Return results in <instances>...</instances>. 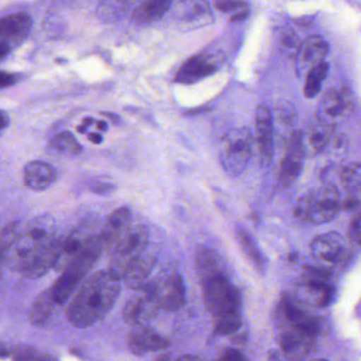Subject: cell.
I'll return each instance as SVG.
<instances>
[{
    "mask_svg": "<svg viewBox=\"0 0 361 361\" xmlns=\"http://www.w3.org/2000/svg\"><path fill=\"white\" fill-rule=\"evenodd\" d=\"M67 307V318L76 328H87L112 310L120 293V279L110 271H97L81 283Z\"/></svg>",
    "mask_w": 361,
    "mask_h": 361,
    "instance_id": "6da1fadb",
    "label": "cell"
},
{
    "mask_svg": "<svg viewBox=\"0 0 361 361\" xmlns=\"http://www.w3.org/2000/svg\"><path fill=\"white\" fill-rule=\"evenodd\" d=\"M103 248L99 235L61 271V275L51 288L57 305H64L69 300L99 260Z\"/></svg>",
    "mask_w": 361,
    "mask_h": 361,
    "instance_id": "7a4b0ae2",
    "label": "cell"
},
{
    "mask_svg": "<svg viewBox=\"0 0 361 361\" xmlns=\"http://www.w3.org/2000/svg\"><path fill=\"white\" fill-rule=\"evenodd\" d=\"M341 209L338 189L333 184H326L303 195L295 208V214L301 220L319 225L334 220Z\"/></svg>",
    "mask_w": 361,
    "mask_h": 361,
    "instance_id": "3957f363",
    "label": "cell"
},
{
    "mask_svg": "<svg viewBox=\"0 0 361 361\" xmlns=\"http://www.w3.org/2000/svg\"><path fill=\"white\" fill-rule=\"evenodd\" d=\"M148 233L143 225H131L110 247V267L107 271L122 279L131 264L148 247Z\"/></svg>",
    "mask_w": 361,
    "mask_h": 361,
    "instance_id": "277c9868",
    "label": "cell"
},
{
    "mask_svg": "<svg viewBox=\"0 0 361 361\" xmlns=\"http://www.w3.org/2000/svg\"><path fill=\"white\" fill-rule=\"evenodd\" d=\"M254 152V137L248 127L235 129L223 137L220 162L227 175L235 178L247 169Z\"/></svg>",
    "mask_w": 361,
    "mask_h": 361,
    "instance_id": "5b68a950",
    "label": "cell"
},
{
    "mask_svg": "<svg viewBox=\"0 0 361 361\" xmlns=\"http://www.w3.org/2000/svg\"><path fill=\"white\" fill-rule=\"evenodd\" d=\"M203 302L214 319L241 314L242 297L224 273L203 280Z\"/></svg>",
    "mask_w": 361,
    "mask_h": 361,
    "instance_id": "8992f818",
    "label": "cell"
},
{
    "mask_svg": "<svg viewBox=\"0 0 361 361\" xmlns=\"http://www.w3.org/2000/svg\"><path fill=\"white\" fill-rule=\"evenodd\" d=\"M141 288L150 295L158 309L165 311H176L186 301L184 280L172 267L162 269L154 281L146 282Z\"/></svg>",
    "mask_w": 361,
    "mask_h": 361,
    "instance_id": "52a82bcc",
    "label": "cell"
},
{
    "mask_svg": "<svg viewBox=\"0 0 361 361\" xmlns=\"http://www.w3.org/2000/svg\"><path fill=\"white\" fill-rule=\"evenodd\" d=\"M355 97L349 88H331L322 97L319 118L335 125L339 121L350 118L355 111Z\"/></svg>",
    "mask_w": 361,
    "mask_h": 361,
    "instance_id": "ba28073f",
    "label": "cell"
},
{
    "mask_svg": "<svg viewBox=\"0 0 361 361\" xmlns=\"http://www.w3.org/2000/svg\"><path fill=\"white\" fill-rule=\"evenodd\" d=\"M224 63L222 53H203L191 57L182 63L176 74L175 80L180 84L190 85L215 73Z\"/></svg>",
    "mask_w": 361,
    "mask_h": 361,
    "instance_id": "9c48e42d",
    "label": "cell"
},
{
    "mask_svg": "<svg viewBox=\"0 0 361 361\" xmlns=\"http://www.w3.org/2000/svg\"><path fill=\"white\" fill-rule=\"evenodd\" d=\"M305 152L304 140L300 131L290 135L285 154L280 167L279 180L282 186H292L300 177L303 171Z\"/></svg>",
    "mask_w": 361,
    "mask_h": 361,
    "instance_id": "30bf717a",
    "label": "cell"
},
{
    "mask_svg": "<svg viewBox=\"0 0 361 361\" xmlns=\"http://www.w3.org/2000/svg\"><path fill=\"white\" fill-rule=\"evenodd\" d=\"M347 245L345 238L337 231H329L314 238L311 252L318 262L335 265L345 259Z\"/></svg>",
    "mask_w": 361,
    "mask_h": 361,
    "instance_id": "8fae6325",
    "label": "cell"
},
{
    "mask_svg": "<svg viewBox=\"0 0 361 361\" xmlns=\"http://www.w3.org/2000/svg\"><path fill=\"white\" fill-rule=\"evenodd\" d=\"M256 133L261 163H271L273 154V118L267 106H259L256 112Z\"/></svg>",
    "mask_w": 361,
    "mask_h": 361,
    "instance_id": "7c38bea8",
    "label": "cell"
},
{
    "mask_svg": "<svg viewBox=\"0 0 361 361\" xmlns=\"http://www.w3.org/2000/svg\"><path fill=\"white\" fill-rule=\"evenodd\" d=\"M301 286L316 301L318 307H328L334 298L335 290L330 283L328 271L309 269L301 280Z\"/></svg>",
    "mask_w": 361,
    "mask_h": 361,
    "instance_id": "4fadbf2b",
    "label": "cell"
},
{
    "mask_svg": "<svg viewBox=\"0 0 361 361\" xmlns=\"http://www.w3.org/2000/svg\"><path fill=\"white\" fill-rule=\"evenodd\" d=\"M127 345L131 353L144 355L150 352L163 351L171 343L152 329L138 326L127 336Z\"/></svg>",
    "mask_w": 361,
    "mask_h": 361,
    "instance_id": "5bb4252c",
    "label": "cell"
},
{
    "mask_svg": "<svg viewBox=\"0 0 361 361\" xmlns=\"http://www.w3.org/2000/svg\"><path fill=\"white\" fill-rule=\"evenodd\" d=\"M139 294L131 297L123 310L125 322L134 326H142L156 315L157 307L150 295L143 288H140Z\"/></svg>",
    "mask_w": 361,
    "mask_h": 361,
    "instance_id": "9a60e30c",
    "label": "cell"
},
{
    "mask_svg": "<svg viewBox=\"0 0 361 361\" xmlns=\"http://www.w3.org/2000/svg\"><path fill=\"white\" fill-rule=\"evenodd\" d=\"M316 338L299 332L285 330L281 337V350L288 361H303L309 355Z\"/></svg>",
    "mask_w": 361,
    "mask_h": 361,
    "instance_id": "2e32d148",
    "label": "cell"
},
{
    "mask_svg": "<svg viewBox=\"0 0 361 361\" xmlns=\"http://www.w3.org/2000/svg\"><path fill=\"white\" fill-rule=\"evenodd\" d=\"M54 167L42 161H34L25 165L23 171V182L32 190H45L57 180Z\"/></svg>",
    "mask_w": 361,
    "mask_h": 361,
    "instance_id": "e0dca14e",
    "label": "cell"
},
{
    "mask_svg": "<svg viewBox=\"0 0 361 361\" xmlns=\"http://www.w3.org/2000/svg\"><path fill=\"white\" fill-rule=\"evenodd\" d=\"M30 15L25 13L6 15L0 18V42L8 40H23L27 37L32 29Z\"/></svg>",
    "mask_w": 361,
    "mask_h": 361,
    "instance_id": "ac0fdd59",
    "label": "cell"
},
{
    "mask_svg": "<svg viewBox=\"0 0 361 361\" xmlns=\"http://www.w3.org/2000/svg\"><path fill=\"white\" fill-rule=\"evenodd\" d=\"M131 225V212L129 208H117L103 226L100 238L104 248H108Z\"/></svg>",
    "mask_w": 361,
    "mask_h": 361,
    "instance_id": "d6986e66",
    "label": "cell"
},
{
    "mask_svg": "<svg viewBox=\"0 0 361 361\" xmlns=\"http://www.w3.org/2000/svg\"><path fill=\"white\" fill-rule=\"evenodd\" d=\"M176 15L182 23L190 25H208L212 18L207 0H180L176 6Z\"/></svg>",
    "mask_w": 361,
    "mask_h": 361,
    "instance_id": "ffe728a7",
    "label": "cell"
},
{
    "mask_svg": "<svg viewBox=\"0 0 361 361\" xmlns=\"http://www.w3.org/2000/svg\"><path fill=\"white\" fill-rule=\"evenodd\" d=\"M334 137L335 125L318 118L309 128L307 144H304L305 152H307L309 150L314 156L322 154L330 145Z\"/></svg>",
    "mask_w": 361,
    "mask_h": 361,
    "instance_id": "44dd1931",
    "label": "cell"
},
{
    "mask_svg": "<svg viewBox=\"0 0 361 361\" xmlns=\"http://www.w3.org/2000/svg\"><path fill=\"white\" fill-rule=\"evenodd\" d=\"M156 262V256L146 252V250L143 254L129 267L122 279H124L129 288L140 290L146 283V280L154 269Z\"/></svg>",
    "mask_w": 361,
    "mask_h": 361,
    "instance_id": "7402d4cb",
    "label": "cell"
},
{
    "mask_svg": "<svg viewBox=\"0 0 361 361\" xmlns=\"http://www.w3.org/2000/svg\"><path fill=\"white\" fill-rule=\"evenodd\" d=\"M329 46L321 36L313 35L307 37L299 49V61L303 69H311L324 61Z\"/></svg>",
    "mask_w": 361,
    "mask_h": 361,
    "instance_id": "603a6c76",
    "label": "cell"
},
{
    "mask_svg": "<svg viewBox=\"0 0 361 361\" xmlns=\"http://www.w3.org/2000/svg\"><path fill=\"white\" fill-rule=\"evenodd\" d=\"M173 0H143L134 11L133 17L137 23H153L165 14Z\"/></svg>",
    "mask_w": 361,
    "mask_h": 361,
    "instance_id": "cb8c5ba5",
    "label": "cell"
},
{
    "mask_svg": "<svg viewBox=\"0 0 361 361\" xmlns=\"http://www.w3.org/2000/svg\"><path fill=\"white\" fill-rule=\"evenodd\" d=\"M237 239L242 250L245 252L246 256L251 260L254 267L261 273H265L267 267V261L264 254L261 250L260 246L254 241L252 235H250L244 228L237 229Z\"/></svg>",
    "mask_w": 361,
    "mask_h": 361,
    "instance_id": "d4e9b609",
    "label": "cell"
},
{
    "mask_svg": "<svg viewBox=\"0 0 361 361\" xmlns=\"http://www.w3.org/2000/svg\"><path fill=\"white\" fill-rule=\"evenodd\" d=\"M140 0H101L97 8V17L104 21L116 20L137 6Z\"/></svg>",
    "mask_w": 361,
    "mask_h": 361,
    "instance_id": "484cf974",
    "label": "cell"
},
{
    "mask_svg": "<svg viewBox=\"0 0 361 361\" xmlns=\"http://www.w3.org/2000/svg\"><path fill=\"white\" fill-rule=\"evenodd\" d=\"M196 267L201 281L212 277V276L224 273L220 258L215 252L209 248H201L197 252Z\"/></svg>",
    "mask_w": 361,
    "mask_h": 361,
    "instance_id": "4316f807",
    "label": "cell"
},
{
    "mask_svg": "<svg viewBox=\"0 0 361 361\" xmlns=\"http://www.w3.org/2000/svg\"><path fill=\"white\" fill-rule=\"evenodd\" d=\"M57 305L53 298L51 290H45L32 305L30 311L29 319L34 326H42L52 313L53 307Z\"/></svg>",
    "mask_w": 361,
    "mask_h": 361,
    "instance_id": "83f0119b",
    "label": "cell"
},
{
    "mask_svg": "<svg viewBox=\"0 0 361 361\" xmlns=\"http://www.w3.org/2000/svg\"><path fill=\"white\" fill-rule=\"evenodd\" d=\"M329 73V63L326 61L311 68L304 85V95L307 99H314L321 90L322 85Z\"/></svg>",
    "mask_w": 361,
    "mask_h": 361,
    "instance_id": "f1b7e54d",
    "label": "cell"
},
{
    "mask_svg": "<svg viewBox=\"0 0 361 361\" xmlns=\"http://www.w3.org/2000/svg\"><path fill=\"white\" fill-rule=\"evenodd\" d=\"M52 149L57 150L59 154H68V156H78L82 152L78 142L76 141L74 135L68 131L57 133L52 137L50 142Z\"/></svg>",
    "mask_w": 361,
    "mask_h": 361,
    "instance_id": "f546056e",
    "label": "cell"
},
{
    "mask_svg": "<svg viewBox=\"0 0 361 361\" xmlns=\"http://www.w3.org/2000/svg\"><path fill=\"white\" fill-rule=\"evenodd\" d=\"M341 180L348 191L354 195L358 192L361 183V167L360 163H351L341 171Z\"/></svg>",
    "mask_w": 361,
    "mask_h": 361,
    "instance_id": "4dcf8cb0",
    "label": "cell"
},
{
    "mask_svg": "<svg viewBox=\"0 0 361 361\" xmlns=\"http://www.w3.org/2000/svg\"><path fill=\"white\" fill-rule=\"evenodd\" d=\"M277 40L280 50L283 51L285 54L290 55V56L298 54L301 44L296 34L292 30L288 27L279 30L277 34Z\"/></svg>",
    "mask_w": 361,
    "mask_h": 361,
    "instance_id": "1f68e13d",
    "label": "cell"
},
{
    "mask_svg": "<svg viewBox=\"0 0 361 361\" xmlns=\"http://www.w3.org/2000/svg\"><path fill=\"white\" fill-rule=\"evenodd\" d=\"M242 326L241 314L237 315L225 316V317L215 319L214 333L220 336L231 335L239 330Z\"/></svg>",
    "mask_w": 361,
    "mask_h": 361,
    "instance_id": "d6a6232c",
    "label": "cell"
},
{
    "mask_svg": "<svg viewBox=\"0 0 361 361\" xmlns=\"http://www.w3.org/2000/svg\"><path fill=\"white\" fill-rule=\"evenodd\" d=\"M215 6L223 13H237L248 8L243 0H216Z\"/></svg>",
    "mask_w": 361,
    "mask_h": 361,
    "instance_id": "836d02e7",
    "label": "cell"
},
{
    "mask_svg": "<svg viewBox=\"0 0 361 361\" xmlns=\"http://www.w3.org/2000/svg\"><path fill=\"white\" fill-rule=\"evenodd\" d=\"M360 231L361 220L360 214L358 212L355 218L352 220L351 225H350L349 233H348V238H349L350 241L353 242L356 245H360Z\"/></svg>",
    "mask_w": 361,
    "mask_h": 361,
    "instance_id": "e575fe53",
    "label": "cell"
},
{
    "mask_svg": "<svg viewBox=\"0 0 361 361\" xmlns=\"http://www.w3.org/2000/svg\"><path fill=\"white\" fill-rule=\"evenodd\" d=\"M278 116H279L280 121L285 123V124H292L296 114H295V110L292 109V106L283 104L278 108Z\"/></svg>",
    "mask_w": 361,
    "mask_h": 361,
    "instance_id": "d590c367",
    "label": "cell"
},
{
    "mask_svg": "<svg viewBox=\"0 0 361 361\" xmlns=\"http://www.w3.org/2000/svg\"><path fill=\"white\" fill-rule=\"evenodd\" d=\"M213 361H244V357L237 350L228 348L220 352V356Z\"/></svg>",
    "mask_w": 361,
    "mask_h": 361,
    "instance_id": "8d00e7d4",
    "label": "cell"
},
{
    "mask_svg": "<svg viewBox=\"0 0 361 361\" xmlns=\"http://www.w3.org/2000/svg\"><path fill=\"white\" fill-rule=\"evenodd\" d=\"M17 78L14 74L8 72L1 71L0 70V89L6 88V87L13 86L16 82Z\"/></svg>",
    "mask_w": 361,
    "mask_h": 361,
    "instance_id": "74e56055",
    "label": "cell"
},
{
    "mask_svg": "<svg viewBox=\"0 0 361 361\" xmlns=\"http://www.w3.org/2000/svg\"><path fill=\"white\" fill-rule=\"evenodd\" d=\"M248 15H249V10H248V8H245V10L239 11V12L233 14L232 17H231L230 21H232V23H239V21L245 20V19L247 18Z\"/></svg>",
    "mask_w": 361,
    "mask_h": 361,
    "instance_id": "f35d334b",
    "label": "cell"
},
{
    "mask_svg": "<svg viewBox=\"0 0 361 361\" xmlns=\"http://www.w3.org/2000/svg\"><path fill=\"white\" fill-rule=\"evenodd\" d=\"M10 124V118L6 112L0 110V131L4 130Z\"/></svg>",
    "mask_w": 361,
    "mask_h": 361,
    "instance_id": "ab89813d",
    "label": "cell"
},
{
    "mask_svg": "<svg viewBox=\"0 0 361 361\" xmlns=\"http://www.w3.org/2000/svg\"><path fill=\"white\" fill-rule=\"evenodd\" d=\"M10 50L8 42H0V59H4L10 53Z\"/></svg>",
    "mask_w": 361,
    "mask_h": 361,
    "instance_id": "60d3db41",
    "label": "cell"
},
{
    "mask_svg": "<svg viewBox=\"0 0 361 361\" xmlns=\"http://www.w3.org/2000/svg\"><path fill=\"white\" fill-rule=\"evenodd\" d=\"M88 140L91 143L95 144V145H100V144L103 142V137H102V135H99V133H90V135H88Z\"/></svg>",
    "mask_w": 361,
    "mask_h": 361,
    "instance_id": "b9f144b4",
    "label": "cell"
},
{
    "mask_svg": "<svg viewBox=\"0 0 361 361\" xmlns=\"http://www.w3.org/2000/svg\"><path fill=\"white\" fill-rule=\"evenodd\" d=\"M173 361H201V358L199 356L195 355H182L180 357L176 358L175 360Z\"/></svg>",
    "mask_w": 361,
    "mask_h": 361,
    "instance_id": "7bdbcfd3",
    "label": "cell"
},
{
    "mask_svg": "<svg viewBox=\"0 0 361 361\" xmlns=\"http://www.w3.org/2000/svg\"><path fill=\"white\" fill-rule=\"evenodd\" d=\"M6 245L4 244H0V273H1V265L2 262H4V257H6Z\"/></svg>",
    "mask_w": 361,
    "mask_h": 361,
    "instance_id": "ee69618b",
    "label": "cell"
},
{
    "mask_svg": "<svg viewBox=\"0 0 361 361\" xmlns=\"http://www.w3.org/2000/svg\"><path fill=\"white\" fill-rule=\"evenodd\" d=\"M8 354H10V352L8 351V349H6V345H2V343H0V358L6 357V356H8Z\"/></svg>",
    "mask_w": 361,
    "mask_h": 361,
    "instance_id": "f6af8a7d",
    "label": "cell"
},
{
    "mask_svg": "<svg viewBox=\"0 0 361 361\" xmlns=\"http://www.w3.org/2000/svg\"><path fill=\"white\" fill-rule=\"evenodd\" d=\"M97 130H101V131L107 130V123L103 122V121H100V122L97 123Z\"/></svg>",
    "mask_w": 361,
    "mask_h": 361,
    "instance_id": "bcb514c9",
    "label": "cell"
},
{
    "mask_svg": "<svg viewBox=\"0 0 361 361\" xmlns=\"http://www.w3.org/2000/svg\"><path fill=\"white\" fill-rule=\"evenodd\" d=\"M269 360L271 361H280L279 357H278V355H276L275 352H273V353L271 354V357H269Z\"/></svg>",
    "mask_w": 361,
    "mask_h": 361,
    "instance_id": "7dc6e473",
    "label": "cell"
},
{
    "mask_svg": "<svg viewBox=\"0 0 361 361\" xmlns=\"http://www.w3.org/2000/svg\"><path fill=\"white\" fill-rule=\"evenodd\" d=\"M311 361H328V360H311Z\"/></svg>",
    "mask_w": 361,
    "mask_h": 361,
    "instance_id": "c3c4849f",
    "label": "cell"
}]
</instances>
